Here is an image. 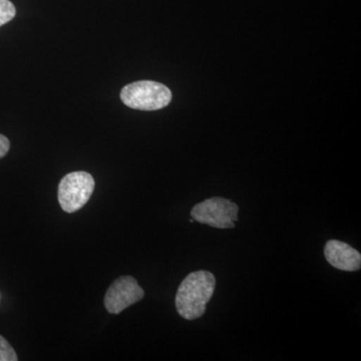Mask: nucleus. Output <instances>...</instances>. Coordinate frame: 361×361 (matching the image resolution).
<instances>
[{
    "label": "nucleus",
    "mask_w": 361,
    "mask_h": 361,
    "mask_svg": "<svg viewBox=\"0 0 361 361\" xmlns=\"http://www.w3.org/2000/svg\"><path fill=\"white\" fill-rule=\"evenodd\" d=\"M324 256L332 267L342 271H358L361 267V255L348 244L338 240H329L324 247Z\"/></svg>",
    "instance_id": "obj_6"
},
{
    "label": "nucleus",
    "mask_w": 361,
    "mask_h": 361,
    "mask_svg": "<svg viewBox=\"0 0 361 361\" xmlns=\"http://www.w3.org/2000/svg\"><path fill=\"white\" fill-rule=\"evenodd\" d=\"M239 208L234 202L213 197L197 204L192 209V218L201 224L218 229H231L238 221Z\"/></svg>",
    "instance_id": "obj_4"
},
{
    "label": "nucleus",
    "mask_w": 361,
    "mask_h": 361,
    "mask_svg": "<svg viewBox=\"0 0 361 361\" xmlns=\"http://www.w3.org/2000/svg\"><path fill=\"white\" fill-rule=\"evenodd\" d=\"M9 148H11L9 140L6 135L0 134V159L4 158L8 153Z\"/></svg>",
    "instance_id": "obj_9"
},
{
    "label": "nucleus",
    "mask_w": 361,
    "mask_h": 361,
    "mask_svg": "<svg viewBox=\"0 0 361 361\" xmlns=\"http://www.w3.org/2000/svg\"><path fill=\"white\" fill-rule=\"evenodd\" d=\"M121 99L126 106L140 111H157L172 101L170 89L161 82L140 80L123 87Z\"/></svg>",
    "instance_id": "obj_2"
},
{
    "label": "nucleus",
    "mask_w": 361,
    "mask_h": 361,
    "mask_svg": "<svg viewBox=\"0 0 361 361\" xmlns=\"http://www.w3.org/2000/svg\"><path fill=\"white\" fill-rule=\"evenodd\" d=\"M16 14V6L9 0H0V26L13 20Z\"/></svg>",
    "instance_id": "obj_7"
},
{
    "label": "nucleus",
    "mask_w": 361,
    "mask_h": 361,
    "mask_svg": "<svg viewBox=\"0 0 361 361\" xmlns=\"http://www.w3.org/2000/svg\"><path fill=\"white\" fill-rule=\"evenodd\" d=\"M144 296V289L134 277H120L106 291L104 307L111 314H118L133 304L139 302Z\"/></svg>",
    "instance_id": "obj_5"
},
{
    "label": "nucleus",
    "mask_w": 361,
    "mask_h": 361,
    "mask_svg": "<svg viewBox=\"0 0 361 361\" xmlns=\"http://www.w3.org/2000/svg\"><path fill=\"white\" fill-rule=\"evenodd\" d=\"M215 286V276L210 271L190 273L176 294V308L180 317L195 320L205 314L207 303L212 298Z\"/></svg>",
    "instance_id": "obj_1"
},
{
    "label": "nucleus",
    "mask_w": 361,
    "mask_h": 361,
    "mask_svg": "<svg viewBox=\"0 0 361 361\" xmlns=\"http://www.w3.org/2000/svg\"><path fill=\"white\" fill-rule=\"evenodd\" d=\"M18 355L4 337L0 336V361H16Z\"/></svg>",
    "instance_id": "obj_8"
},
{
    "label": "nucleus",
    "mask_w": 361,
    "mask_h": 361,
    "mask_svg": "<svg viewBox=\"0 0 361 361\" xmlns=\"http://www.w3.org/2000/svg\"><path fill=\"white\" fill-rule=\"evenodd\" d=\"M94 189V180L89 173H70L59 185V205L66 213L77 212L89 202Z\"/></svg>",
    "instance_id": "obj_3"
}]
</instances>
